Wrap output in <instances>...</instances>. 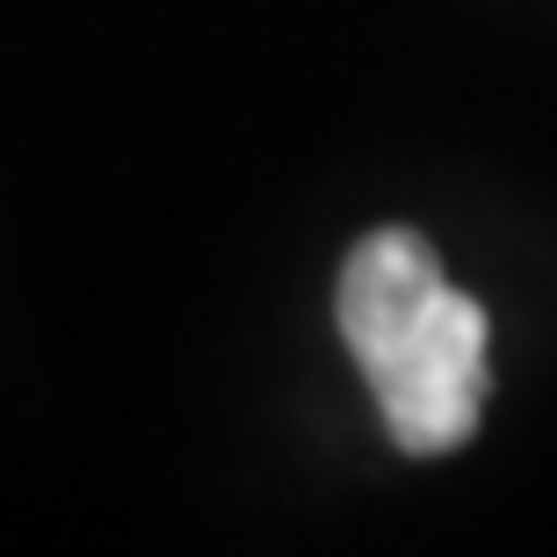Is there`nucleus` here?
<instances>
[{"label": "nucleus", "instance_id": "obj_1", "mask_svg": "<svg viewBox=\"0 0 557 557\" xmlns=\"http://www.w3.org/2000/svg\"><path fill=\"white\" fill-rule=\"evenodd\" d=\"M341 341L370 376L384 428L406 456H449L485 420L493 362H485V311L442 275L434 247L406 225L355 239L341 269Z\"/></svg>", "mask_w": 557, "mask_h": 557}]
</instances>
